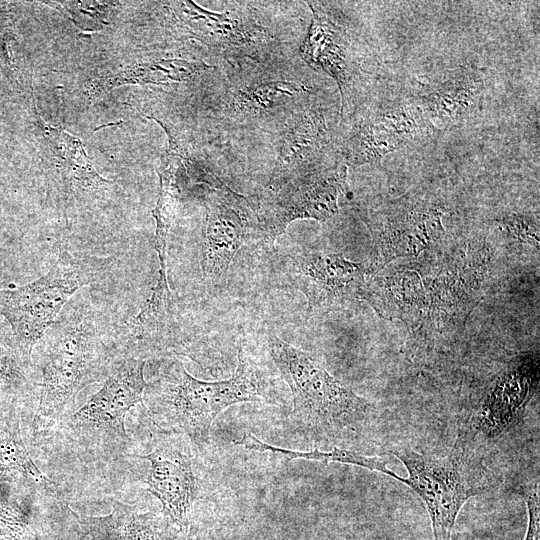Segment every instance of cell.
<instances>
[{"label": "cell", "instance_id": "23", "mask_svg": "<svg viewBox=\"0 0 540 540\" xmlns=\"http://www.w3.org/2000/svg\"><path fill=\"white\" fill-rule=\"evenodd\" d=\"M372 119L405 145L430 136L435 129L418 103L386 105Z\"/></svg>", "mask_w": 540, "mask_h": 540}, {"label": "cell", "instance_id": "20", "mask_svg": "<svg viewBox=\"0 0 540 540\" xmlns=\"http://www.w3.org/2000/svg\"><path fill=\"white\" fill-rule=\"evenodd\" d=\"M235 443L245 447L248 450L269 452L272 455H279V457L284 458L286 462L295 459L319 461L326 464L334 462L354 465L369 469L371 471L379 472L394 478L397 481L400 477L387 466V462L382 458L377 456H367L349 449L334 447L331 450L326 451L319 449H313L310 451L289 450L263 442L249 432H245L242 438L235 441Z\"/></svg>", "mask_w": 540, "mask_h": 540}, {"label": "cell", "instance_id": "10", "mask_svg": "<svg viewBox=\"0 0 540 540\" xmlns=\"http://www.w3.org/2000/svg\"><path fill=\"white\" fill-rule=\"evenodd\" d=\"M144 368L145 360L135 357H126L113 365L100 390L71 416L72 426L126 439V414L136 404H143L147 387Z\"/></svg>", "mask_w": 540, "mask_h": 540}, {"label": "cell", "instance_id": "11", "mask_svg": "<svg viewBox=\"0 0 540 540\" xmlns=\"http://www.w3.org/2000/svg\"><path fill=\"white\" fill-rule=\"evenodd\" d=\"M537 378L534 358L525 357L510 365L496 378L471 416L472 428L488 439L512 430L521 421Z\"/></svg>", "mask_w": 540, "mask_h": 540}, {"label": "cell", "instance_id": "26", "mask_svg": "<svg viewBox=\"0 0 540 540\" xmlns=\"http://www.w3.org/2000/svg\"><path fill=\"white\" fill-rule=\"evenodd\" d=\"M66 6L76 23L81 26L85 22L83 29H91L89 19L93 20L96 29L102 27L107 18V2L73 1L61 2Z\"/></svg>", "mask_w": 540, "mask_h": 540}, {"label": "cell", "instance_id": "16", "mask_svg": "<svg viewBox=\"0 0 540 540\" xmlns=\"http://www.w3.org/2000/svg\"><path fill=\"white\" fill-rule=\"evenodd\" d=\"M182 152L170 136L169 148L164 163L159 170L160 189L158 200L153 210L156 222L155 250L159 260V277L167 279L166 251L170 228L175 217L181 193L179 174L182 168Z\"/></svg>", "mask_w": 540, "mask_h": 540}, {"label": "cell", "instance_id": "25", "mask_svg": "<svg viewBox=\"0 0 540 540\" xmlns=\"http://www.w3.org/2000/svg\"><path fill=\"white\" fill-rule=\"evenodd\" d=\"M304 90H306L304 86L287 81L264 83L244 93L241 102L244 107L258 111L272 107L278 104V100Z\"/></svg>", "mask_w": 540, "mask_h": 540}, {"label": "cell", "instance_id": "27", "mask_svg": "<svg viewBox=\"0 0 540 540\" xmlns=\"http://www.w3.org/2000/svg\"><path fill=\"white\" fill-rule=\"evenodd\" d=\"M500 222L513 238L538 247L539 223L534 217L513 214L504 217Z\"/></svg>", "mask_w": 540, "mask_h": 540}, {"label": "cell", "instance_id": "1", "mask_svg": "<svg viewBox=\"0 0 540 540\" xmlns=\"http://www.w3.org/2000/svg\"><path fill=\"white\" fill-rule=\"evenodd\" d=\"M83 289L75 294L39 342L42 382L33 419L35 434L48 431L86 386L110 371V349L100 317Z\"/></svg>", "mask_w": 540, "mask_h": 540}, {"label": "cell", "instance_id": "3", "mask_svg": "<svg viewBox=\"0 0 540 540\" xmlns=\"http://www.w3.org/2000/svg\"><path fill=\"white\" fill-rule=\"evenodd\" d=\"M158 411L166 421L180 428L197 446H205L214 419L231 405L260 401L267 382L242 346L238 364L227 380L202 381L177 363L161 380Z\"/></svg>", "mask_w": 540, "mask_h": 540}, {"label": "cell", "instance_id": "2", "mask_svg": "<svg viewBox=\"0 0 540 540\" xmlns=\"http://www.w3.org/2000/svg\"><path fill=\"white\" fill-rule=\"evenodd\" d=\"M115 258L62 249L51 268L33 282L0 290V313L12 327L18 347L29 361L34 346L70 299L101 280Z\"/></svg>", "mask_w": 540, "mask_h": 540}, {"label": "cell", "instance_id": "15", "mask_svg": "<svg viewBox=\"0 0 540 540\" xmlns=\"http://www.w3.org/2000/svg\"><path fill=\"white\" fill-rule=\"evenodd\" d=\"M87 540H181L164 521L150 512L137 513L119 501L110 514L84 521Z\"/></svg>", "mask_w": 540, "mask_h": 540}, {"label": "cell", "instance_id": "28", "mask_svg": "<svg viewBox=\"0 0 540 540\" xmlns=\"http://www.w3.org/2000/svg\"><path fill=\"white\" fill-rule=\"evenodd\" d=\"M528 512V524L524 540H540L539 489L533 488L524 495Z\"/></svg>", "mask_w": 540, "mask_h": 540}, {"label": "cell", "instance_id": "18", "mask_svg": "<svg viewBox=\"0 0 540 540\" xmlns=\"http://www.w3.org/2000/svg\"><path fill=\"white\" fill-rule=\"evenodd\" d=\"M205 67L198 62L183 59H161L133 64L116 74L95 80L89 90L91 98L125 84H167L187 79Z\"/></svg>", "mask_w": 540, "mask_h": 540}, {"label": "cell", "instance_id": "4", "mask_svg": "<svg viewBox=\"0 0 540 540\" xmlns=\"http://www.w3.org/2000/svg\"><path fill=\"white\" fill-rule=\"evenodd\" d=\"M269 353L290 388L294 411L311 427L325 431L355 429L373 413V405L342 384L307 353L274 334Z\"/></svg>", "mask_w": 540, "mask_h": 540}, {"label": "cell", "instance_id": "22", "mask_svg": "<svg viewBox=\"0 0 540 540\" xmlns=\"http://www.w3.org/2000/svg\"><path fill=\"white\" fill-rule=\"evenodd\" d=\"M18 474L35 483L48 482L29 456L17 421L0 416V479L12 478Z\"/></svg>", "mask_w": 540, "mask_h": 540}, {"label": "cell", "instance_id": "17", "mask_svg": "<svg viewBox=\"0 0 540 540\" xmlns=\"http://www.w3.org/2000/svg\"><path fill=\"white\" fill-rule=\"evenodd\" d=\"M301 54L311 66L332 76L343 94L349 79L346 43L337 27L316 12Z\"/></svg>", "mask_w": 540, "mask_h": 540}, {"label": "cell", "instance_id": "21", "mask_svg": "<svg viewBox=\"0 0 540 540\" xmlns=\"http://www.w3.org/2000/svg\"><path fill=\"white\" fill-rule=\"evenodd\" d=\"M404 146L400 139L370 118L354 128L344 145V154L352 165L375 164Z\"/></svg>", "mask_w": 540, "mask_h": 540}, {"label": "cell", "instance_id": "7", "mask_svg": "<svg viewBox=\"0 0 540 540\" xmlns=\"http://www.w3.org/2000/svg\"><path fill=\"white\" fill-rule=\"evenodd\" d=\"M347 167L339 166L305 177L295 176L275 187L259 219V238L273 242L295 219L325 221L338 211L347 189Z\"/></svg>", "mask_w": 540, "mask_h": 540}, {"label": "cell", "instance_id": "8", "mask_svg": "<svg viewBox=\"0 0 540 540\" xmlns=\"http://www.w3.org/2000/svg\"><path fill=\"white\" fill-rule=\"evenodd\" d=\"M290 284L302 292L311 311L327 312L362 299L371 272L340 254L302 252L282 260Z\"/></svg>", "mask_w": 540, "mask_h": 540}, {"label": "cell", "instance_id": "5", "mask_svg": "<svg viewBox=\"0 0 540 540\" xmlns=\"http://www.w3.org/2000/svg\"><path fill=\"white\" fill-rule=\"evenodd\" d=\"M407 470L399 482L408 486L424 503L431 521L433 540H452L457 517L472 497L488 491L459 450L445 456L423 454L407 447L389 451Z\"/></svg>", "mask_w": 540, "mask_h": 540}, {"label": "cell", "instance_id": "9", "mask_svg": "<svg viewBox=\"0 0 540 540\" xmlns=\"http://www.w3.org/2000/svg\"><path fill=\"white\" fill-rule=\"evenodd\" d=\"M221 186L208 200L201 259L204 277L219 283L246 240L259 237V219L246 199Z\"/></svg>", "mask_w": 540, "mask_h": 540}, {"label": "cell", "instance_id": "6", "mask_svg": "<svg viewBox=\"0 0 540 540\" xmlns=\"http://www.w3.org/2000/svg\"><path fill=\"white\" fill-rule=\"evenodd\" d=\"M441 205L420 196H403L387 203L368 218L373 236L371 273L391 260L416 255L439 240L445 229Z\"/></svg>", "mask_w": 540, "mask_h": 540}, {"label": "cell", "instance_id": "19", "mask_svg": "<svg viewBox=\"0 0 540 540\" xmlns=\"http://www.w3.org/2000/svg\"><path fill=\"white\" fill-rule=\"evenodd\" d=\"M48 134L59 148V170L67 190L73 193L96 192L113 184L97 173L80 139L55 127H50Z\"/></svg>", "mask_w": 540, "mask_h": 540}, {"label": "cell", "instance_id": "12", "mask_svg": "<svg viewBox=\"0 0 540 540\" xmlns=\"http://www.w3.org/2000/svg\"><path fill=\"white\" fill-rule=\"evenodd\" d=\"M138 457L150 462L147 490L161 502L164 517L186 531L196 492L190 458L171 447H158Z\"/></svg>", "mask_w": 540, "mask_h": 540}, {"label": "cell", "instance_id": "14", "mask_svg": "<svg viewBox=\"0 0 540 540\" xmlns=\"http://www.w3.org/2000/svg\"><path fill=\"white\" fill-rule=\"evenodd\" d=\"M327 144L328 132L322 112L317 109L304 112L286 135L270 187L300 175L318 159Z\"/></svg>", "mask_w": 540, "mask_h": 540}, {"label": "cell", "instance_id": "13", "mask_svg": "<svg viewBox=\"0 0 540 540\" xmlns=\"http://www.w3.org/2000/svg\"><path fill=\"white\" fill-rule=\"evenodd\" d=\"M484 83L479 74L468 68L448 72L429 86L418 104L433 126L460 124L480 109Z\"/></svg>", "mask_w": 540, "mask_h": 540}, {"label": "cell", "instance_id": "24", "mask_svg": "<svg viewBox=\"0 0 540 540\" xmlns=\"http://www.w3.org/2000/svg\"><path fill=\"white\" fill-rule=\"evenodd\" d=\"M177 13L188 26L214 40L237 37V21L228 14L205 11L191 1L177 2Z\"/></svg>", "mask_w": 540, "mask_h": 540}]
</instances>
